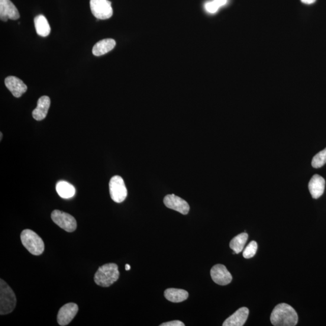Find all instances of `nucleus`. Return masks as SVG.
Returning <instances> with one entry per match:
<instances>
[{"label":"nucleus","instance_id":"1","mask_svg":"<svg viewBox=\"0 0 326 326\" xmlns=\"http://www.w3.org/2000/svg\"><path fill=\"white\" fill-rule=\"evenodd\" d=\"M271 321L275 326H294L298 322V315L292 306L281 303L273 309Z\"/></svg>","mask_w":326,"mask_h":326},{"label":"nucleus","instance_id":"2","mask_svg":"<svg viewBox=\"0 0 326 326\" xmlns=\"http://www.w3.org/2000/svg\"><path fill=\"white\" fill-rule=\"evenodd\" d=\"M120 276L117 264L107 263L99 268L94 280L97 285L102 287H109L117 282Z\"/></svg>","mask_w":326,"mask_h":326},{"label":"nucleus","instance_id":"3","mask_svg":"<svg viewBox=\"0 0 326 326\" xmlns=\"http://www.w3.org/2000/svg\"><path fill=\"white\" fill-rule=\"evenodd\" d=\"M17 298L11 287L3 279L0 280V314H9L14 311Z\"/></svg>","mask_w":326,"mask_h":326},{"label":"nucleus","instance_id":"4","mask_svg":"<svg viewBox=\"0 0 326 326\" xmlns=\"http://www.w3.org/2000/svg\"><path fill=\"white\" fill-rule=\"evenodd\" d=\"M22 245L32 254L40 256L44 251V243L42 239L31 230H24L21 234Z\"/></svg>","mask_w":326,"mask_h":326},{"label":"nucleus","instance_id":"5","mask_svg":"<svg viewBox=\"0 0 326 326\" xmlns=\"http://www.w3.org/2000/svg\"><path fill=\"white\" fill-rule=\"evenodd\" d=\"M109 187L111 198L114 202L121 203L127 198L128 190L121 176H113L109 182Z\"/></svg>","mask_w":326,"mask_h":326},{"label":"nucleus","instance_id":"6","mask_svg":"<svg viewBox=\"0 0 326 326\" xmlns=\"http://www.w3.org/2000/svg\"><path fill=\"white\" fill-rule=\"evenodd\" d=\"M53 221L63 230L72 233L77 228V222L73 216L67 213L55 210L51 215Z\"/></svg>","mask_w":326,"mask_h":326},{"label":"nucleus","instance_id":"7","mask_svg":"<svg viewBox=\"0 0 326 326\" xmlns=\"http://www.w3.org/2000/svg\"><path fill=\"white\" fill-rule=\"evenodd\" d=\"M92 14L99 19L110 18L113 14L111 2L109 0H90Z\"/></svg>","mask_w":326,"mask_h":326},{"label":"nucleus","instance_id":"8","mask_svg":"<svg viewBox=\"0 0 326 326\" xmlns=\"http://www.w3.org/2000/svg\"><path fill=\"white\" fill-rule=\"evenodd\" d=\"M79 308L75 303H70L64 305L60 309L57 316L58 324L65 326L70 323L78 312Z\"/></svg>","mask_w":326,"mask_h":326},{"label":"nucleus","instance_id":"9","mask_svg":"<svg viewBox=\"0 0 326 326\" xmlns=\"http://www.w3.org/2000/svg\"><path fill=\"white\" fill-rule=\"evenodd\" d=\"M212 279L219 285H227L231 282L232 276L223 264H216L211 271Z\"/></svg>","mask_w":326,"mask_h":326},{"label":"nucleus","instance_id":"10","mask_svg":"<svg viewBox=\"0 0 326 326\" xmlns=\"http://www.w3.org/2000/svg\"><path fill=\"white\" fill-rule=\"evenodd\" d=\"M164 204L167 208L174 210L183 215L188 214L190 206L185 200L174 194L168 195L164 198Z\"/></svg>","mask_w":326,"mask_h":326},{"label":"nucleus","instance_id":"11","mask_svg":"<svg viewBox=\"0 0 326 326\" xmlns=\"http://www.w3.org/2000/svg\"><path fill=\"white\" fill-rule=\"evenodd\" d=\"M20 17L16 6L11 0H0V18L3 21L8 19L17 20Z\"/></svg>","mask_w":326,"mask_h":326},{"label":"nucleus","instance_id":"12","mask_svg":"<svg viewBox=\"0 0 326 326\" xmlns=\"http://www.w3.org/2000/svg\"><path fill=\"white\" fill-rule=\"evenodd\" d=\"M5 82L6 87L15 98H20L27 92V85L17 77L8 76L6 77Z\"/></svg>","mask_w":326,"mask_h":326},{"label":"nucleus","instance_id":"13","mask_svg":"<svg viewBox=\"0 0 326 326\" xmlns=\"http://www.w3.org/2000/svg\"><path fill=\"white\" fill-rule=\"evenodd\" d=\"M249 310L247 308L239 309L224 322L223 326H243L247 321Z\"/></svg>","mask_w":326,"mask_h":326},{"label":"nucleus","instance_id":"14","mask_svg":"<svg viewBox=\"0 0 326 326\" xmlns=\"http://www.w3.org/2000/svg\"><path fill=\"white\" fill-rule=\"evenodd\" d=\"M325 180L319 175L312 177L309 183V190L314 199H318L321 196L324 192Z\"/></svg>","mask_w":326,"mask_h":326},{"label":"nucleus","instance_id":"15","mask_svg":"<svg viewBox=\"0 0 326 326\" xmlns=\"http://www.w3.org/2000/svg\"><path fill=\"white\" fill-rule=\"evenodd\" d=\"M50 106V99L47 96H42L39 99L37 108L32 112V115L35 120L41 121L46 117Z\"/></svg>","mask_w":326,"mask_h":326},{"label":"nucleus","instance_id":"16","mask_svg":"<svg viewBox=\"0 0 326 326\" xmlns=\"http://www.w3.org/2000/svg\"><path fill=\"white\" fill-rule=\"evenodd\" d=\"M115 40L112 39H105L97 43L93 48V54L96 56H100L111 51L115 46Z\"/></svg>","mask_w":326,"mask_h":326},{"label":"nucleus","instance_id":"17","mask_svg":"<svg viewBox=\"0 0 326 326\" xmlns=\"http://www.w3.org/2000/svg\"><path fill=\"white\" fill-rule=\"evenodd\" d=\"M164 296L171 302L180 303L188 298L189 293L184 289L169 288L165 290Z\"/></svg>","mask_w":326,"mask_h":326},{"label":"nucleus","instance_id":"18","mask_svg":"<svg viewBox=\"0 0 326 326\" xmlns=\"http://www.w3.org/2000/svg\"><path fill=\"white\" fill-rule=\"evenodd\" d=\"M56 190L57 194L64 199L72 198L75 195V187L65 181H60L57 183Z\"/></svg>","mask_w":326,"mask_h":326},{"label":"nucleus","instance_id":"19","mask_svg":"<svg viewBox=\"0 0 326 326\" xmlns=\"http://www.w3.org/2000/svg\"><path fill=\"white\" fill-rule=\"evenodd\" d=\"M34 23L37 33L40 36L46 37L50 34V24L44 15H40L35 17Z\"/></svg>","mask_w":326,"mask_h":326},{"label":"nucleus","instance_id":"20","mask_svg":"<svg viewBox=\"0 0 326 326\" xmlns=\"http://www.w3.org/2000/svg\"><path fill=\"white\" fill-rule=\"evenodd\" d=\"M248 235L246 233L240 234L234 237L230 243V247L235 254L243 251L248 240Z\"/></svg>","mask_w":326,"mask_h":326},{"label":"nucleus","instance_id":"21","mask_svg":"<svg viewBox=\"0 0 326 326\" xmlns=\"http://www.w3.org/2000/svg\"><path fill=\"white\" fill-rule=\"evenodd\" d=\"M326 163V147L324 150L319 152L313 158L312 166L313 167L320 168Z\"/></svg>","mask_w":326,"mask_h":326},{"label":"nucleus","instance_id":"22","mask_svg":"<svg viewBox=\"0 0 326 326\" xmlns=\"http://www.w3.org/2000/svg\"><path fill=\"white\" fill-rule=\"evenodd\" d=\"M257 250V244L256 242L251 241V243L247 245L243 252V256L245 259H250L253 257L256 254Z\"/></svg>","mask_w":326,"mask_h":326},{"label":"nucleus","instance_id":"23","mask_svg":"<svg viewBox=\"0 0 326 326\" xmlns=\"http://www.w3.org/2000/svg\"><path fill=\"white\" fill-rule=\"evenodd\" d=\"M205 8L208 12L214 14V13L218 11L219 7L214 0V1L206 3L205 5Z\"/></svg>","mask_w":326,"mask_h":326},{"label":"nucleus","instance_id":"24","mask_svg":"<svg viewBox=\"0 0 326 326\" xmlns=\"http://www.w3.org/2000/svg\"><path fill=\"white\" fill-rule=\"evenodd\" d=\"M160 326H185L182 321L179 320L172 321L160 324Z\"/></svg>","mask_w":326,"mask_h":326},{"label":"nucleus","instance_id":"25","mask_svg":"<svg viewBox=\"0 0 326 326\" xmlns=\"http://www.w3.org/2000/svg\"><path fill=\"white\" fill-rule=\"evenodd\" d=\"M214 1L219 6V8L227 4V0H214Z\"/></svg>","mask_w":326,"mask_h":326},{"label":"nucleus","instance_id":"26","mask_svg":"<svg viewBox=\"0 0 326 326\" xmlns=\"http://www.w3.org/2000/svg\"><path fill=\"white\" fill-rule=\"evenodd\" d=\"M301 2L306 5H312L316 2V0H301Z\"/></svg>","mask_w":326,"mask_h":326},{"label":"nucleus","instance_id":"27","mask_svg":"<svg viewBox=\"0 0 326 326\" xmlns=\"http://www.w3.org/2000/svg\"><path fill=\"white\" fill-rule=\"evenodd\" d=\"M125 269L127 271H130L131 269V266L130 264H126Z\"/></svg>","mask_w":326,"mask_h":326},{"label":"nucleus","instance_id":"28","mask_svg":"<svg viewBox=\"0 0 326 326\" xmlns=\"http://www.w3.org/2000/svg\"><path fill=\"white\" fill-rule=\"evenodd\" d=\"M0 134H1V138H0V140H2V136H3L2 132H1V133H0Z\"/></svg>","mask_w":326,"mask_h":326}]
</instances>
